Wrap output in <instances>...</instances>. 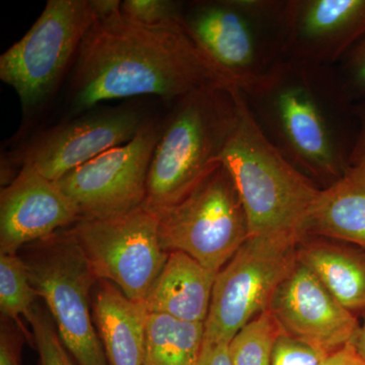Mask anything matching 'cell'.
<instances>
[{
	"mask_svg": "<svg viewBox=\"0 0 365 365\" xmlns=\"http://www.w3.org/2000/svg\"><path fill=\"white\" fill-rule=\"evenodd\" d=\"M283 56L314 66L343 58L365 38V0H289L279 16Z\"/></svg>",
	"mask_w": 365,
	"mask_h": 365,
	"instance_id": "12",
	"label": "cell"
},
{
	"mask_svg": "<svg viewBox=\"0 0 365 365\" xmlns=\"http://www.w3.org/2000/svg\"><path fill=\"white\" fill-rule=\"evenodd\" d=\"M120 11L129 20L146 26L184 21L182 2L174 0H125Z\"/></svg>",
	"mask_w": 365,
	"mask_h": 365,
	"instance_id": "24",
	"label": "cell"
},
{
	"mask_svg": "<svg viewBox=\"0 0 365 365\" xmlns=\"http://www.w3.org/2000/svg\"><path fill=\"white\" fill-rule=\"evenodd\" d=\"M20 256L76 364L110 365L93 322L98 279L68 228L28 245Z\"/></svg>",
	"mask_w": 365,
	"mask_h": 365,
	"instance_id": "6",
	"label": "cell"
},
{
	"mask_svg": "<svg viewBox=\"0 0 365 365\" xmlns=\"http://www.w3.org/2000/svg\"><path fill=\"white\" fill-rule=\"evenodd\" d=\"M160 133L155 122H148L129 143L101 153L56 181L81 220H105L143 205Z\"/></svg>",
	"mask_w": 365,
	"mask_h": 365,
	"instance_id": "11",
	"label": "cell"
},
{
	"mask_svg": "<svg viewBox=\"0 0 365 365\" xmlns=\"http://www.w3.org/2000/svg\"><path fill=\"white\" fill-rule=\"evenodd\" d=\"M242 98L235 86L210 85L177 101L160 128L144 205L160 209L177 203L222 165Z\"/></svg>",
	"mask_w": 365,
	"mask_h": 365,
	"instance_id": "3",
	"label": "cell"
},
{
	"mask_svg": "<svg viewBox=\"0 0 365 365\" xmlns=\"http://www.w3.org/2000/svg\"><path fill=\"white\" fill-rule=\"evenodd\" d=\"M205 323L170 314H146L144 365H195L202 351Z\"/></svg>",
	"mask_w": 365,
	"mask_h": 365,
	"instance_id": "20",
	"label": "cell"
},
{
	"mask_svg": "<svg viewBox=\"0 0 365 365\" xmlns=\"http://www.w3.org/2000/svg\"><path fill=\"white\" fill-rule=\"evenodd\" d=\"M79 220L76 206L56 182L23 167L0 193V255H16Z\"/></svg>",
	"mask_w": 365,
	"mask_h": 365,
	"instance_id": "15",
	"label": "cell"
},
{
	"mask_svg": "<svg viewBox=\"0 0 365 365\" xmlns=\"http://www.w3.org/2000/svg\"><path fill=\"white\" fill-rule=\"evenodd\" d=\"M353 115L356 118L359 128L350 153V165L365 168V103L353 105Z\"/></svg>",
	"mask_w": 365,
	"mask_h": 365,
	"instance_id": "28",
	"label": "cell"
},
{
	"mask_svg": "<svg viewBox=\"0 0 365 365\" xmlns=\"http://www.w3.org/2000/svg\"><path fill=\"white\" fill-rule=\"evenodd\" d=\"M327 355L281 332L276 340L272 365H319Z\"/></svg>",
	"mask_w": 365,
	"mask_h": 365,
	"instance_id": "26",
	"label": "cell"
},
{
	"mask_svg": "<svg viewBox=\"0 0 365 365\" xmlns=\"http://www.w3.org/2000/svg\"><path fill=\"white\" fill-rule=\"evenodd\" d=\"M146 123L140 112L127 108L88 113L38 137L21 155V168L58 181L101 153L129 143Z\"/></svg>",
	"mask_w": 365,
	"mask_h": 365,
	"instance_id": "13",
	"label": "cell"
},
{
	"mask_svg": "<svg viewBox=\"0 0 365 365\" xmlns=\"http://www.w3.org/2000/svg\"><path fill=\"white\" fill-rule=\"evenodd\" d=\"M73 69L71 102L78 113L117 98L148 95L177 102L204 86H232L184 21L146 26L120 9L93 24Z\"/></svg>",
	"mask_w": 365,
	"mask_h": 365,
	"instance_id": "1",
	"label": "cell"
},
{
	"mask_svg": "<svg viewBox=\"0 0 365 365\" xmlns=\"http://www.w3.org/2000/svg\"><path fill=\"white\" fill-rule=\"evenodd\" d=\"M246 98L258 108L257 121L266 124L270 140L307 177L330 186L349 168L353 145L331 119L304 64L285 61L265 90Z\"/></svg>",
	"mask_w": 365,
	"mask_h": 365,
	"instance_id": "5",
	"label": "cell"
},
{
	"mask_svg": "<svg viewBox=\"0 0 365 365\" xmlns=\"http://www.w3.org/2000/svg\"><path fill=\"white\" fill-rule=\"evenodd\" d=\"M228 345L204 343L202 351L195 365H230Z\"/></svg>",
	"mask_w": 365,
	"mask_h": 365,
	"instance_id": "29",
	"label": "cell"
},
{
	"mask_svg": "<svg viewBox=\"0 0 365 365\" xmlns=\"http://www.w3.org/2000/svg\"><path fill=\"white\" fill-rule=\"evenodd\" d=\"M299 245L249 237L216 275L204 343L230 344L245 326L268 311L276 289L297 264Z\"/></svg>",
	"mask_w": 365,
	"mask_h": 365,
	"instance_id": "9",
	"label": "cell"
},
{
	"mask_svg": "<svg viewBox=\"0 0 365 365\" xmlns=\"http://www.w3.org/2000/svg\"><path fill=\"white\" fill-rule=\"evenodd\" d=\"M248 220L250 237L302 242L319 190L266 135L246 96L222 155Z\"/></svg>",
	"mask_w": 365,
	"mask_h": 365,
	"instance_id": "2",
	"label": "cell"
},
{
	"mask_svg": "<svg viewBox=\"0 0 365 365\" xmlns=\"http://www.w3.org/2000/svg\"><path fill=\"white\" fill-rule=\"evenodd\" d=\"M217 273L182 252H170L143 307L182 321L205 323Z\"/></svg>",
	"mask_w": 365,
	"mask_h": 365,
	"instance_id": "16",
	"label": "cell"
},
{
	"mask_svg": "<svg viewBox=\"0 0 365 365\" xmlns=\"http://www.w3.org/2000/svg\"><path fill=\"white\" fill-rule=\"evenodd\" d=\"M307 235L351 244L365 251V168L349 165L344 174L319 190Z\"/></svg>",
	"mask_w": 365,
	"mask_h": 365,
	"instance_id": "18",
	"label": "cell"
},
{
	"mask_svg": "<svg viewBox=\"0 0 365 365\" xmlns=\"http://www.w3.org/2000/svg\"><path fill=\"white\" fill-rule=\"evenodd\" d=\"M145 309L113 283L98 280L93 292V316L110 365H144Z\"/></svg>",
	"mask_w": 365,
	"mask_h": 365,
	"instance_id": "17",
	"label": "cell"
},
{
	"mask_svg": "<svg viewBox=\"0 0 365 365\" xmlns=\"http://www.w3.org/2000/svg\"><path fill=\"white\" fill-rule=\"evenodd\" d=\"M349 343L353 346L357 354L365 360V317L364 322H362L361 325L359 326L356 332H355Z\"/></svg>",
	"mask_w": 365,
	"mask_h": 365,
	"instance_id": "31",
	"label": "cell"
},
{
	"mask_svg": "<svg viewBox=\"0 0 365 365\" xmlns=\"http://www.w3.org/2000/svg\"><path fill=\"white\" fill-rule=\"evenodd\" d=\"M284 1L216 0L193 4L187 30L225 78L246 97L265 90L282 59L279 16Z\"/></svg>",
	"mask_w": 365,
	"mask_h": 365,
	"instance_id": "4",
	"label": "cell"
},
{
	"mask_svg": "<svg viewBox=\"0 0 365 365\" xmlns=\"http://www.w3.org/2000/svg\"><path fill=\"white\" fill-rule=\"evenodd\" d=\"M153 210L163 248L189 255L215 273L250 237L241 197L222 163L182 200Z\"/></svg>",
	"mask_w": 365,
	"mask_h": 365,
	"instance_id": "7",
	"label": "cell"
},
{
	"mask_svg": "<svg viewBox=\"0 0 365 365\" xmlns=\"http://www.w3.org/2000/svg\"><path fill=\"white\" fill-rule=\"evenodd\" d=\"M26 334L11 319L1 317L0 365H21V349Z\"/></svg>",
	"mask_w": 365,
	"mask_h": 365,
	"instance_id": "27",
	"label": "cell"
},
{
	"mask_svg": "<svg viewBox=\"0 0 365 365\" xmlns=\"http://www.w3.org/2000/svg\"><path fill=\"white\" fill-rule=\"evenodd\" d=\"M269 311L281 332L327 356L349 343L359 326L354 314L299 260L276 289Z\"/></svg>",
	"mask_w": 365,
	"mask_h": 365,
	"instance_id": "14",
	"label": "cell"
},
{
	"mask_svg": "<svg viewBox=\"0 0 365 365\" xmlns=\"http://www.w3.org/2000/svg\"><path fill=\"white\" fill-rule=\"evenodd\" d=\"M281 330L266 311L244 327L228 345L230 365H272L276 340Z\"/></svg>",
	"mask_w": 365,
	"mask_h": 365,
	"instance_id": "22",
	"label": "cell"
},
{
	"mask_svg": "<svg viewBox=\"0 0 365 365\" xmlns=\"http://www.w3.org/2000/svg\"><path fill=\"white\" fill-rule=\"evenodd\" d=\"M352 248L324 237H307L299 245L297 260L354 314L365 309V251Z\"/></svg>",
	"mask_w": 365,
	"mask_h": 365,
	"instance_id": "19",
	"label": "cell"
},
{
	"mask_svg": "<svg viewBox=\"0 0 365 365\" xmlns=\"http://www.w3.org/2000/svg\"><path fill=\"white\" fill-rule=\"evenodd\" d=\"M98 19L93 0H48L29 32L1 55L0 78L24 109H37L51 98Z\"/></svg>",
	"mask_w": 365,
	"mask_h": 365,
	"instance_id": "8",
	"label": "cell"
},
{
	"mask_svg": "<svg viewBox=\"0 0 365 365\" xmlns=\"http://www.w3.org/2000/svg\"><path fill=\"white\" fill-rule=\"evenodd\" d=\"M68 230L98 281L143 304L170 254L160 244L157 212L143 204L114 217L81 220Z\"/></svg>",
	"mask_w": 365,
	"mask_h": 365,
	"instance_id": "10",
	"label": "cell"
},
{
	"mask_svg": "<svg viewBox=\"0 0 365 365\" xmlns=\"http://www.w3.org/2000/svg\"><path fill=\"white\" fill-rule=\"evenodd\" d=\"M341 93L349 103H365V38L341 59Z\"/></svg>",
	"mask_w": 365,
	"mask_h": 365,
	"instance_id": "25",
	"label": "cell"
},
{
	"mask_svg": "<svg viewBox=\"0 0 365 365\" xmlns=\"http://www.w3.org/2000/svg\"><path fill=\"white\" fill-rule=\"evenodd\" d=\"M319 365H365V360L357 354L350 343H347L337 351L328 355Z\"/></svg>",
	"mask_w": 365,
	"mask_h": 365,
	"instance_id": "30",
	"label": "cell"
},
{
	"mask_svg": "<svg viewBox=\"0 0 365 365\" xmlns=\"http://www.w3.org/2000/svg\"><path fill=\"white\" fill-rule=\"evenodd\" d=\"M32 329L33 346L37 350L39 365H78L60 339L54 322L39 302L25 318Z\"/></svg>",
	"mask_w": 365,
	"mask_h": 365,
	"instance_id": "23",
	"label": "cell"
},
{
	"mask_svg": "<svg viewBox=\"0 0 365 365\" xmlns=\"http://www.w3.org/2000/svg\"><path fill=\"white\" fill-rule=\"evenodd\" d=\"M39 299L31 284L28 271L20 255H0V311L1 317L11 319L24 333L30 337L32 334L21 323V317L26 318Z\"/></svg>",
	"mask_w": 365,
	"mask_h": 365,
	"instance_id": "21",
	"label": "cell"
}]
</instances>
